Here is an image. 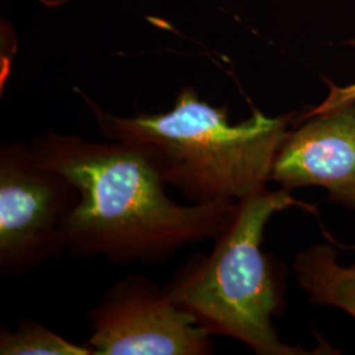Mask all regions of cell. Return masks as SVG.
<instances>
[{
  "mask_svg": "<svg viewBox=\"0 0 355 355\" xmlns=\"http://www.w3.org/2000/svg\"><path fill=\"white\" fill-rule=\"evenodd\" d=\"M353 44H355V40L353 41ZM350 104H355V83L345 86V87H340V86L329 83V94L325 98V101L321 104H318V107L312 108L308 114H305L304 119L309 116H315V114H327V112L343 108V107L350 105Z\"/></svg>",
  "mask_w": 355,
  "mask_h": 355,
  "instance_id": "9c48e42d",
  "label": "cell"
},
{
  "mask_svg": "<svg viewBox=\"0 0 355 355\" xmlns=\"http://www.w3.org/2000/svg\"><path fill=\"white\" fill-rule=\"evenodd\" d=\"M293 270L311 302L336 306L355 318V265L341 266L328 245H315L295 258Z\"/></svg>",
  "mask_w": 355,
  "mask_h": 355,
  "instance_id": "52a82bcc",
  "label": "cell"
},
{
  "mask_svg": "<svg viewBox=\"0 0 355 355\" xmlns=\"http://www.w3.org/2000/svg\"><path fill=\"white\" fill-rule=\"evenodd\" d=\"M82 96L104 139L140 149L166 186L192 204L240 203L267 190L293 121V114L270 117L254 108L233 125L227 105L204 102L192 87L180 89L167 112L130 117L110 114Z\"/></svg>",
  "mask_w": 355,
  "mask_h": 355,
  "instance_id": "7a4b0ae2",
  "label": "cell"
},
{
  "mask_svg": "<svg viewBox=\"0 0 355 355\" xmlns=\"http://www.w3.org/2000/svg\"><path fill=\"white\" fill-rule=\"evenodd\" d=\"M37 1H40L41 4H44V6H46V7H60V6L66 4V3H69L71 0H37Z\"/></svg>",
  "mask_w": 355,
  "mask_h": 355,
  "instance_id": "30bf717a",
  "label": "cell"
},
{
  "mask_svg": "<svg viewBox=\"0 0 355 355\" xmlns=\"http://www.w3.org/2000/svg\"><path fill=\"white\" fill-rule=\"evenodd\" d=\"M94 355H208L212 334L152 280L129 274L89 313Z\"/></svg>",
  "mask_w": 355,
  "mask_h": 355,
  "instance_id": "5b68a950",
  "label": "cell"
},
{
  "mask_svg": "<svg viewBox=\"0 0 355 355\" xmlns=\"http://www.w3.org/2000/svg\"><path fill=\"white\" fill-rule=\"evenodd\" d=\"M40 161L71 179L82 199L69 216L67 250L112 263H162L228 227L236 202L178 204L133 145L48 132L31 141Z\"/></svg>",
  "mask_w": 355,
  "mask_h": 355,
  "instance_id": "6da1fadb",
  "label": "cell"
},
{
  "mask_svg": "<svg viewBox=\"0 0 355 355\" xmlns=\"http://www.w3.org/2000/svg\"><path fill=\"white\" fill-rule=\"evenodd\" d=\"M82 199L76 183L44 165L32 144L0 148V274L17 278L67 250L64 225Z\"/></svg>",
  "mask_w": 355,
  "mask_h": 355,
  "instance_id": "277c9868",
  "label": "cell"
},
{
  "mask_svg": "<svg viewBox=\"0 0 355 355\" xmlns=\"http://www.w3.org/2000/svg\"><path fill=\"white\" fill-rule=\"evenodd\" d=\"M316 209L290 190H265L240 202L209 254H193L178 268L166 292L212 336H227L259 355L311 354L283 343L272 324L283 309L278 266L262 250L270 218L284 209Z\"/></svg>",
  "mask_w": 355,
  "mask_h": 355,
  "instance_id": "3957f363",
  "label": "cell"
},
{
  "mask_svg": "<svg viewBox=\"0 0 355 355\" xmlns=\"http://www.w3.org/2000/svg\"><path fill=\"white\" fill-rule=\"evenodd\" d=\"M1 355H94L87 345L67 341L33 320L23 318L17 329L0 330Z\"/></svg>",
  "mask_w": 355,
  "mask_h": 355,
  "instance_id": "ba28073f",
  "label": "cell"
},
{
  "mask_svg": "<svg viewBox=\"0 0 355 355\" xmlns=\"http://www.w3.org/2000/svg\"><path fill=\"white\" fill-rule=\"evenodd\" d=\"M305 119L288 132L271 180L290 191L324 187L329 200L355 211V104Z\"/></svg>",
  "mask_w": 355,
  "mask_h": 355,
  "instance_id": "8992f818",
  "label": "cell"
}]
</instances>
